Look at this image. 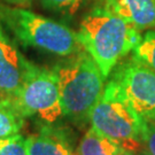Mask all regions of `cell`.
<instances>
[{
    "label": "cell",
    "instance_id": "ac0fdd59",
    "mask_svg": "<svg viewBox=\"0 0 155 155\" xmlns=\"http://www.w3.org/2000/svg\"><path fill=\"white\" fill-rule=\"evenodd\" d=\"M139 155H150V154L147 153V150H145V148H143V150H139Z\"/></svg>",
    "mask_w": 155,
    "mask_h": 155
},
{
    "label": "cell",
    "instance_id": "4fadbf2b",
    "mask_svg": "<svg viewBox=\"0 0 155 155\" xmlns=\"http://www.w3.org/2000/svg\"><path fill=\"white\" fill-rule=\"evenodd\" d=\"M132 56L155 71V29L145 31L132 51Z\"/></svg>",
    "mask_w": 155,
    "mask_h": 155
},
{
    "label": "cell",
    "instance_id": "8992f818",
    "mask_svg": "<svg viewBox=\"0 0 155 155\" xmlns=\"http://www.w3.org/2000/svg\"><path fill=\"white\" fill-rule=\"evenodd\" d=\"M109 77L116 82L139 116L155 121V71L133 56L123 59Z\"/></svg>",
    "mask_w": 155,
    "mask_h": 155
},
{
    "label": "cell",
    "instance_id": "ba28073f",
    "mask_svg": "<svg viewBox=\"0 0 155 155\" xmlns=\"http://www.w3.org/2000/svg\"><path fill=\"white\" fill-rule=\"evenodd\" d=\"M97 4L140 32L155 29V0H98Z\"/></svg>",
    "mask_w": 155,
    "mask_h": 155
},
{
    "label": "cell",
    "instance_id": "5b68a950",
    "mask_svg": "<svg viewBox=\"0 0 155 155\" xmlns=\"http://www.w3.org/2000/svg\"><path fill=\"white\" fill-rule=\"evenodd\" d=\"M13 101L25 118L36 116L45 124H53L63 116L59 83L52 68L33 63Z\"/></svg>",
    "mask_w": 155,
    "mask_h": 155
},
{
    "label": "cell",
    "instance_id": "52a82bcc",
    "mask_svg": "<svg viewBox=\"0 0 155 155\" xmlns=\"http://www.w3.org/2000/svg\"><path fill=\"white\" fill-rule=\"evenodd\" d=\"M32 64L21 53L0 21V95L13 98Z\"/></svg>",
    "mask_w": 155,
    "mask_h": 155
},
{
    "label": "cell",
    "instance_id": "7c38bea8",
    "mask_svg": "<svg viewBox=\"0 0 155 155\" xmlns=\"http://www.w3.org/2000/svg\"><path fill=\"white\" fill-rule=\"evenodd\" d=\"M36 1L43 9L64 18H71L76 16L90 2V0H36Z\"/></svg>",
    "mask_w": 155,
    "mask_h": 155
},
{
    "label": "cell",
    "instance_id": "9a60e30c",
    "mask_svg": "<svg viewBox=\"0 0 155 155\" xmlns=\"http://www.w3.org/2000/svg\"><path fill=\"white\" fill-rule=\"evenodd\" d=\"M141 143L150 155H155V121L141 118Z\"/></svg>",
    "mask_w": 155,
    "mask_h": 155
},
{
    "label": "cell",
    "instance_id": "5bb4252c",
    "mask_svg": "<svg viewBox=\"0 0 155 155\" xmlns=\"http://www.w3.org/2000/svg\"><path fill=\"white\" fill-rule=\"evenodd\" d=\"M0 155H27L24 136L16 133L0 139Z\"/></svg>",
    "mask_w": 155,
    "mask_h": 155
},
{
    "label": "cell",
    "instance_id": "6da1fadb",
    "mask_svg": "<svg viewBox=\"0 0 155 155\" xmlns=\"http://www.w3.org/2000/svg\"><path fill=\"white\" fill-rule=\"evenodd\" d=\"M76 32L82 48L106 79L141 39L138 29L98 4L84 15Z\"/></svg>",
    "mask_w": 155,
    "mask_h": 155
},
{
    "label": "cell",
    "instance_id": "30bf717a",
    "mask_svg": "<svg viewBox=\"0 0 155 155\" xmlns=\"http://www.w3.org/2000/svg\"><path fill=\"white\" fill-rule=\"evenodd\" d=\"M25 117L17 109L13 98L0 95V139L20 133Z\"/></svg>",
    "mask_w": 155,
    "mask_h": 155
},
{
    "label": "cell",
    "instance_id": "3957f363",
    "mask_svg": "<svg viewBox=\"0 0 155 155\" xmlns=\"http://www.w3.org/2000/svg\"><path fill=\"white\" fill-rule=\"evenodd\" d=\"M0 21L23 47H31L61 58L83 50L75 30L29 8L0 2Z\"/></svg>",
    "mask_w": 155,
    "mask_h": 155
},
{
    "label": "cell",
    "instance_id": "e0dca14e",
    "mask_svg": "<svg viewBox=\"0 0 155 155\" xmlns=\"http://www.w3.org/2000/svg\"><path fill=\"white\" fill-rule=\"evenodd\" d=\"M113 155H138V154L136 153V150H129V148H125V147H123L121 145L116 144Z\"/></svg>",
    "mask_w": 155,
    "mask_h": 155
},
{
    "label": "cell",
    "instance_id": "7a4b0ae2",
    "mask_svg": "<svg viewBox=\"0 0 155 155\" xmlns=\"http://www.w3.org/2000/svg\"><path fill=\"white\" fill-rule=\"evenodd\" d=\"M55 72L63 116L83 129L105 90L106 78L98 64L84 50L63 58L52 68Z\"/></svg>",
    "mask_w": 155,
    "mask_h": 155
},
{
    "label": "cell",
    "instance_id": "8fae6325",
    "mask_svg": "<svg viewBox=\"0 0 155 155\" xmlns=\"http://www.w3.org/2000/svg\"><path fill=\"white\" fill-rule=\"evenodd\" d=\"M116 143L91 127L77 146V155H113Z\"/></svg>",
    "mask_w": 155,
    "mask_h": 155
},
{
    "label": "cell",
    "instance_id": "9c48e42d",
    "mask_svg": "<svg viewBox=\"0 0 155 155\" xmlns=\"http://www.w3.org/2000/svg\"><path fill=\"white\" fill-rule=\"evenodd\" d=\"M27 155H77L71 138L60 127L44 124L25 138Z\"/></svg>",
    "mask_w": 155,
    "mask_h": 155
},
{
    "label": "cell",
    "instance_id": "2e32d148",
    "mask_svg": "<svg viewBox=\"0 0 155 155\" xmlns=\"http://www.w3.org/2000/svg\"><path fill=\"white\" fill-rule=\"evenodd\" d=\"M1 2L7 4L11 6H16V7H23V8H29L35 4L36 0H0Z\"/></svg>",
    "mask_w": 155,
    "mask_h": 155
},
{
    "label": "cell",
    "instance_id": "277c9868",
    "mask_svg": "<svg viewBox=\"0 0 155 155\" xmlns=\"http://www.w3.org/2000/svg\"><path fill=\"white\" fill-rule=\"evenodd\" d=\"M91 127L111 141L132 150H140L141 117L127 101L120 86L109 79L90 117Z\"/></svg>",
    "mask_w": 155,
    "mask_h": 155
}]
</instances>
